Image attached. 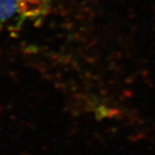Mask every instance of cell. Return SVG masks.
<instances>
[{"instance_id":"obj_1","label":"cell","mask_w":155,"mask_h":155,"mask_svg":"<svg viewBox=\"0 0 155 155\" xmlns=\"http://www.w3.org/2000/svg\"><path fill=\"white\" fill-rule=\"evenodd\" d=\"M54 0H0V32L18 33L41 24Z\"/></svg>"}]
</instances>
